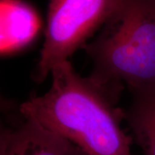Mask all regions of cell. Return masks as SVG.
I'll return each mask as SVG.
<instances>
[{"instance_id": "6da1fadb", "label": "cell", "mask_w": 155, "mask_h": 155, "mask_svg": "<svg viewBox=\"0 0 155 155\" xmlns=\"http://www.w3.org/2000/svg\"><path fill=\"white\" fill-rule=\"evenodd\" d=\"M43 95L19 107L22 116L61 134L88 155H131L132 138L122 128L116 91L78 73L69 61L51 72Z\"/></svg>"}, {"instance_id": "7a4b0ae2", "label": "cell", "mask_w": 155, "mask_h": 155, "mask_svg": "<svg viewBox=\"0 0 155 155\" xmlns=\"http://www.w3.org/2000/svg\"><path fill=\"white\" fill-rule=\"evenodd\" d=\"M93 62L90 76L118 91L155 85V2L122 0L99 35L84 48Z\"/></svg>"}, {"instance_id": "3957f363", "label": "cell", "mask_w": 155, "mask_h": 155, "mask_svg": "<svg viewBox=\"0 0 155 155\" xmlns=\"http://www.w3.org/2000/svg\"><path fill=\"white\" fill-rule=\"evenodd\" d=\"M122 0H49L45 38L35 70L42 81L59 64L84 48L93 34L104 26Z\"/></svg>"}, {"instance_id": "277c9868", "label": "cell", "mask_w": 155, "mask_h": 155, "mask_svg": "<svg viewBox=\"0 0 155 155\" xmlns=\"http://www.w3.org/2000/svg\"><path fill=\"white\" fill-rule=\"evenodd\" d=\"M22 116L19 122L2 128L0 155H88L61 134Z\"/></svg>"}, {"instance_id": "5b68a950", "label": "cell", "mask_w": 155, "mask_h": 155, "mask_svg": "<svg viewBox=\"0 0 155 155\" xmlns=\"http://www.w3.org/2000/svg\"><path fill=\"white\" fill-rule=\"evenodd\" d=\"M39 28L35 12L20 0H1V52L10 54L33 41Z\"/></svg>"}, {"instance_id": "8992f818", "label": "cell", "mask_w": 155, "mask_h": 155, "mask_svg": "<svg viewBox=\"0 0 155 155\" xmlns=\"http://www.w3.org/2000/svg\"><path fill=\"white\" fill-rule=\"evenodd\" d=\"M131 93L126 118L145 155H155V85Z\"/></svg>"}, {"instance_id": "52a82bcc", "label": "cell", "mask_w": 155, "mask_h": 155, "mask_svg": "<svg viewBox=\"0 0 155 155\" xmlns=\"http://www.w3.org/2000/svg\"><path fill=\"white\" fill-rule=\"evenodd\" d=\"M153 1H154V2H155V0H153Z\"/></svg>"}]
</instances>
